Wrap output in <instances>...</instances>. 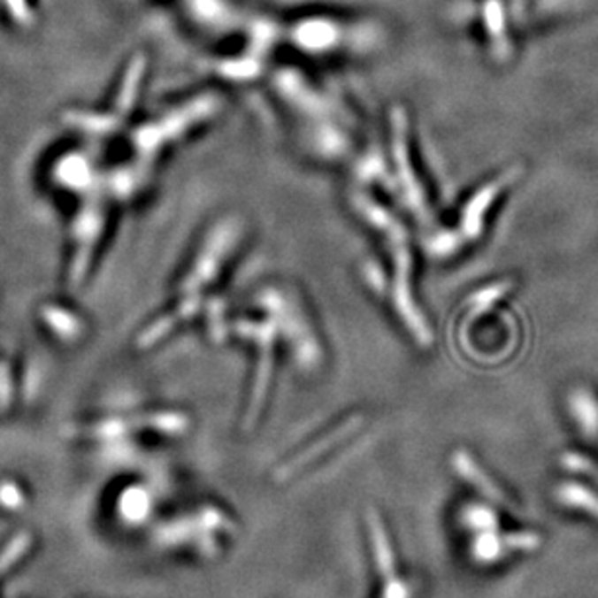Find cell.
Returning a JSON list of instances; mask_svg holds the SVG:
<instances>
[{
	"instance_id": "13",
	"label": "cell",
	"mask_w": 598,
	"mask_h": 598,
	"mask_svg": "<svg viewBox=\"0 0 598 598\" xmlns=\"http://www.w3.org/2000/svg\"><path fill=\"white\" fill-rule=\"evenodd\" d=\"M562 463L570 468V471H575V472H593V464L589 461H585L583 456H577V455H565L562 458Z\"/></svg>"
},
{
	"instance_id": "2",
	"label": "cell",
	"mask_w": 598,
	"mask_h": 598,
	"mask_svg": "<svg viewBox=\"0 0 598 598\" xmlns=\"http://www.w3.org/2000/svg\"><path fill=\"white\" fill-rule=\"evenodd\" d=\"M406 113L401 107H395L391 111V152L395 164V177L396 187L401 191V196L408 211L412 212L418 222H430V204H427V196L424 187L420 183V177L416 175V169L412 164L410 146H408V131H406Z\"/></svg>"
},
{
	"instance_id": "5",
	"label": "cell",
	"mask_w": 598,
	"mask_h": 598,
	"mask_svg": "<svg viewBox=\"0 0 598 598\" xmlns=\"http://www.w3.org/2000/svg\"><path fill=\"white\" fill-rule=\"evenodd\" d=\"M453 466L466 482H471L476 487L478 492L484 494L486 497H490V500L495 503H507L503 492L495 486L492 478L482 471L480 464H478L466 451H456L453 455Z\"/></svg>"
},
{
	"instance_id": "1",
	"label": "cell",
	"mask_w": 598,
	"mask_h": 598,
	"mask_svg": "<svg viewBox=\"0 0 598 598\" xmlns=\"http://www.w3.org/2000/svg\"><path fill=\"white\" fill-rule=\"evenodd\" d=\"M354 206L360 216L365 218V222L375 232L381 234L385 247L388 249V257H391L393 263V280L388 295H391L395 313L418 346H430L433 341L432 328L427 325L420 307H418L412 292V249L404 224L395 214L388 212L381 203L373 201L367 195H356Z\"/></svg>"
},
{
	"instance_id": "11",
	"label": "cell",
	"mask_w": 598,
	"mask_h": 598,
	"mask_svg": "<svg viewBox=\"0 0 598 598\" xmlns=\"http://www.w3.org/2000/svg\"><path fill=\"white\" fill-rule=\"evenodd\" d=\"M463 523L474 533L497 531V517L486 505H471L463 511Z\"/></svg>"
},
{
	"instance_id": "7",
	"label": "cell",
	"mask_w": 598,
	"mask_h": 598,
	"mask_svg": "<svg viewBox=\"0 0 598 598\" xmlns=\"http://www.w3.org/2000/svg\"><path fill=\"white\" fill-rule=\"evenodd\" d=\"M370 534H372V548H373V554H375L377 570L381 571V575L385 577V583L396 579L395 554L391 550V544H388L385 528H383L381 521H379V517L375 513L370 515Z\"/></svg>"
},
{
	"instance_id": "8",
	"label": "cell",
	"mask_w": 598,
	"mask_h": 598,
	"mask_svg": "<svg viewBox=\"0 0 598 598\" xmlns=\"http://www.w3.org/2000/svg\"><path fill=\"white\" fill-rule=\"evenodd\" d=\"M507 552H513L510 534H500L497 531L476 533L472 556L478 564H495Z\"/></svg>"
},
{
	"instance_id": "6",
	"label": "cell",
	"mask_w": 598,
	"mask_h": 598,
	"mask_svg": "<svg viewBox=\"0 0 598 598\" xmlns=\"http://www.w3.org/2000/svg\"><path fill=\"white\" fill-rule=\"evenodd\" d=\"M357 426H360V418H356V420H352L350 424H346V426H342V427H338V430H336L333 435H328L326 440H323V441H318V443H315V445L309 447L305 453H302L297 458H294V461H290L286 466H282L280 474H278V480H282V478H290V476L295 474L302 466H305V464H309V463H313L315 458H317V456H321V455L326 451L328 447H334V445L341 443V441L344 440V435L352 433Z\"/></svg>"
},
{
	"instance_id": "12",
	"label": "cell",
	"mask_w": 598,
	"mask_h": 598,
	"mask_svg": "<svg viewBox=\"0 0 598 598\" xmlns=\"http://www.w3.org/2000/svg\"><path fill=\"white\" fill-rule=\"evenodd\" d=\"M26 548H27V538H26V536H22V538H16V540L12 542V546H10L8 550H6V554H4L3 557H0V571L8 570V565L12 564L14 557L22 556V552L26 550Z\"/></svg>"
},
{
	"instance_id": "15",
	"label": "cell",
	"mask_w": 598,
	"mask_h": 598,
	"mask_svg": "<svg viewBox=\"0 0 598 598\" xmlns=\"http://www.w3.org/2000/svg\"><path fill=\"white\" fill-rule=\"evenodd\" d=\"M8 6L14 12V16H18V19H26V16H29L24 0H8Z\"/></svg>"
},
{
	"instance_id": "9",
	"label": "cell",
	"mask_w": 598,
	"mask_h": 598,
	"mask_svg": "<svg viewBox=\"0 0 598 598\" xmlns=\"http://www.w3.org/2000/svg\"><path fill=\"white\" fill-rule=\"evenodd\" d=\"M570 408L585 435L598 433V401L586 388H577L570 396Z\"/></svg>"
},
{
	"instance_id": "4",
	"label": "cell",
	"mask_w": 598,
	"mask_h": 598,
	"mask_svg": "<svg viewBox=\"0 0 598 598\" xmlns=\"http://www.w3.org/2000/svg\"><path fill=\"white\" fill-rule=\"evenodd\" d=\"M515 177V173L510 175H503L502 179H497V181L490 183L487 187H484L482 191H478L472 201L468 203V206L464 208L463 212V229H464V237L468 239H474L480 235L482 232V220H484V214L487 212V208L492 206V203L495 201V196L500 195V191H503V187L511 181Z\"/></svg>"
},
{
	"instance_id": "3",
	"label": "cell",
	"mask_w": 598,
	"mask_h": 598,
	"mask_svg": "<svg viewBox=\"0 0 598 598\" xmlns=\"http://www.w3.org/2000/svg\"><path fill=\"white\" fill-rule=\"evenodd\" d=\"M235 333L242 334L247 341H253L258 348V367H257V379L253 388L251 406H249L247 424L251 426L255 418L258 416L264 402L266 388L271 383V370H272V348L278 334V328L272 318L268 321H239L235 325Z\"/></svg>"
},
{
	"instance_id": "14",
	"label": "cell",
	"mask_w": 598,
	"mask_h": 598,
	"mask_svg": "<svg viewBox=\"0 0 598 598\" xmlns=\"http://www.w3.org/2000/svg\"><path fill=\"white\" fill-rule=\"evenodd\" d=\"M383 598H410V591H408V586L402 581L393 579L385 583Z\"/></svg>"
},
{
	"instance_id": "10",
	"label": "cell",
	"mask_w": 598,
	"mask_h": 598,
	"mask_svg": "<svg viewBox=\"0 0 598 598\" xmlns=\"http://www.w3.org/2000/svg\"><path fill=\"white\" fill-rule=\"evenodd\" d=\"M557 502L571 510H579L589 513L594 519H598V495L577 482H564L557 486L556 490Z\"/></svg>"
}]
</instances>
